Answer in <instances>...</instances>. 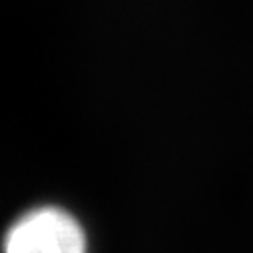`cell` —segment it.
<instances>
[{
    "label": "cell",
    "instance_id": "cell-1",
    "mask_svg": "<svg viewBox=\"0 0 253 253\" xmlns=\"http://www.w3.org/2000/svg\"><path fill=\"white\" fill-rule=\"evenodd\" d=\"M4 253H86V235L68 211L38 208L10 227Z\"/></svg>",
    "mask_w": 253,
    "mask_h": 253
}]
</instances>
